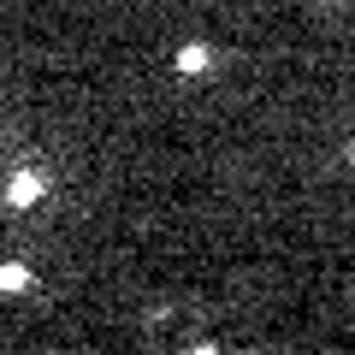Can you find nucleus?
I'll return each mask as SVG.
<instances>
[{
  "instance_id": "obj_1",
  "label": "nucleus",
  "mask_w": 355,
  "mask_h": 355,
  "mask_svg": "<svg viewBox=\"0 0 355 355\" xmlns=\"http://www.w3.org/2000/svg\"><path fill=\"white\" fill-rule=\"evenodd\" d=\"M42 196H48V178H42L36 166H24V172H12V184H6V202H12V207H36Z\"/></svg>"
},
{
  "instance_id": "obj_2",
  "label": "nucleus",
  "mask_w": 355,
  "mask_h": 355,
  "mask_svg": "<svg viewBox=\"0 0 355 355\" xmlns=\"http://www.w3.org/2000/svg\"><path fill=\"white\" fill-rule=\"evenodd\" d=\"M0 291H6V296H18V291H30V266H18V261H6V266H0Z\"/></svg>"
},
{
  "instance_id": "obj_3",
  "label": "nucleus",
  "mask_w": 355,
  "mask_h": 355,
  "mask_svg": "<svg viewBox=\"0 0 355 355\" xmlns=\"http://www.w3.org/2000/svg\"><path fill=\"white\" fill-rule=\"evenodd\" d=\"M178 71H184V77L207 71V48H178Z\"/></svg>"
},
{
  "instance_id": "obj_4",
  "label": "nucleus",
  "mask_w": 355,
  "mask_h": 355,
  "mask_svg": "<svg viewBox=\"0 0 355 355\" xmlns=\"http://www.w3.org/2000/svg\"><path fill=\"white\" fill-rule=\"evenodd\" d=\"M349 154H355V137H349Z\"/></svg>"
}]
</instances>
